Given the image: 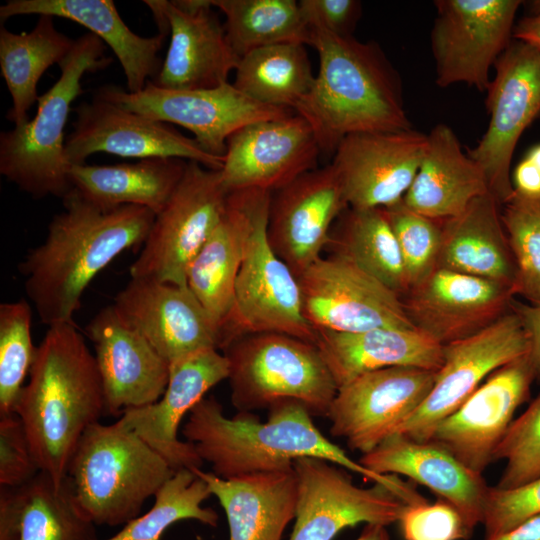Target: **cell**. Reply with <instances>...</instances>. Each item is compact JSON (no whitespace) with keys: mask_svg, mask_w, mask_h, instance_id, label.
<instances>
[{"mask_svg":"<svg viewBox=\"0 0 540 540\" xmlns=\"http://www.w3.org/2000/svg\"><path fill=\"white\" fill-rule=\"evenodd\" d=\"M268 415L264 422L249 412L228 417L211 396L203 398L190 411L182 435L202 462L211 466V472L223 479L288 470L297 459L313 457L382 484L407 504L421 499L413 486L396 475L377 474L350 458L323 435L300 402H279L268 410Z\"/></svg>","mask_w":540,"mask_h":540,"instance_id":"obj_1","label":"cell"},{"mask_svg":"<svg viewBox=\"0 0 540 540\" xmlns=\"http://www.w3.org/2000/svg\"><path fill=\"white\" fill-rule=\"evenodd\" d=\"M62 200L64 211L52 218L46 239L18 267L48 327L73 322L90 282L122 252L143 245L156 216L136 205L102 210L73 188Z\"/></svg>","mask_w":540,"mask_h":540,"instance_id":"obj_2","label":"cell"},{"mask_svg":"<svg viewBox=\"0 0 540 540\" xmlns=\"http://www.w3.org/2000/svg\"><path fill=\"white\" fill-rule=\"evenodd\" d=\"M15 413L40 470L62 484L80 438L106 413L95 355L74 322L48 328Z\"/></svg>","mask_w":540,"mask_h":540,"instance_id":"obj_3","label":"cell"},{"mask_svg":"<svg viewBox=\"0 0 540 540\" xmlns=\"http://www.w3.org/2000/svg\"><path fill=\"white\" fill-rule=\"evenodd\" d=\"M310 45L319 70L293 111L310 125L321 153L334 154L351 134L412 128L399 73L378 43L311 28Z\"/></svg>","mask_w":540,"mask_h":540,"instance_id":"obj_4","label":"cell"},{"mask_svg":"<svg viewBox=\"0 0 540 540\" xmlns=\"http://www.w3.org/2000/svg\"><path fill=\"white\" fill-rule=\"evenodd\" d=\"M105 43L89 32L75 40L58 64L60 77L37 101L36 115L0 134V173L34 198H64L72 189L64 128L72 102L83 93L85 73L107 68Z\"/></svg>","mask_w":540,"mask_h":540,"instance_id":"obj_5","label":"cell"},{"mask_svg":"<svg viewBox=\"0 0 540 540\" xmlns=\"http://www.w3.org/2000/svg\"><path fill=\"white\" fill-rule=\"evenodd\" d=\"M170 464L118 421L92 424L80 438L66 478L95 525H126L173 475Z\"/></svg>","mask_w":540,"mask_h":540,"instance_id":"obj_6","label":"cell"},{"mask_svg":"<svg viewBox=\"0 0 540 540\" xmlns=\"http://www.w3.org/2000/svg\"><path fill=\"white\" fill-rule=\"evenodd\" d=\"M222 350L238 412L269 410L295 400L313 417L328 416L338 386L315 344L269 332L237 337Z\"/></svg>","mask_w":540,"mask_h":540,"instance_id":"obj_7","label":"cell"},{"mask_svg":"<svg viewBox=\"0 0 540 540\" xmlns=\"http://www.w3.org/2000/svg\"><path fill=\"white\" fill-rule=\"evenodd\" d=\"M272 193L256 191L251 229L235 282L233 308L222 330L221 349L237 337L254 333H281L316 342V330L303 314L298 278L268 240Z\"/></svg>","mask_w":540,"mask_h":540,"instance_id":"obj_8","label":"cell"},{"mask_svg":"<svg viewBox=\"0 0 540 540\" xmlns=\"http://www.w3.org/2000/svg\"><path fill=\"white\" fill-rule=\"evenodd\" d=\"M229 194L220 170L188 161L130 266L131 278L187 285L188 268L223 217Z\"/></svg>","mask_w":540,"mask_h":540,"instance_id":"obj_9","label":"cell"},{"mask_svg":"<svg viewBox=\"0 0 540 540\" xmlns=\"http://www.w3.org/2000/svg\"><path fill=\"white\" fill-rule=\"evenodd\" d=\"M494 68L486 91L489 124L466 153L483 170L490 193L504 204L514 193L511 161L516 145L540 112V49L513 39Z\"/></svg>","mask_w":540,"mask_h":540,"instance_id":"obj_10","label":"cell"},{"mask_svg":"<svg viewBox=\"0 0 540 540\" xmlns=\"http://www.w3.org/2000/svg\"><path fill=\"white\" fill-rule=\"evenodd\" d=\"M95 97L154 120L177 124L191 132L203 150L220 158L225 156L229 137L242 127L294 113L252 100L229 82L209 89L176 90L161 88L149 80L136 93L106 85Z\"/></svg>","mask_w":540,"mask_h":540,"instance_id":"obj_11","label":"cell"},{"mask_svg":"<svg viewBox=\"0 0 540 540\" xmlns=\"http://www.w3.org/2000/svg\"><path fill=\"white\" fill-rule=\"evenodd\" d=\"M519 0H437L431 31L436 84L486 92L490 69L513 40Z\"/></svg>","mask_w":540,"mask_h":540,"instance_id":"obj_12","label":"cell"},{"mask_svg":"<svg viewBox=\"0 0 540 540\" xmlns=\"http://www.w3.org/2000/svg\"><path fill=\"white\" fill-rule=\"evenodd\" d=\"M528 351L527 334L512 308L482 331L443 345V363L430 393L394 434L429 441L435 426L460 407L491 373Z\"/></svg>","mask_w":540,"mask_h":540,"instance_id":"obj_13","label":"cell"},{"mask_svg":"<svg viewBox=\"0 0 540 540\" xmlns=\"http://www.w3.org/2000/svg\"><path fill=\"white\" fill-rule=\"evenodd\" d=\"M297 278L303 314L315 330L415 328L397 293L340 255L321 256Z\"/></svg>","mask_w":540,"mask_h":540,"instance_id":"obj_14","label":"cell"},{"mask_svg":"<svg viewBox=\"0 0 540 540\" xmlns=\"http://www.w3.org/2000/svg\"><path fill=\"white\" fill-rule=\"evenodd\" d=\"M293 468L297 504L289 540H333L359 523L388 526L399 521L408 505L382 484L356 485L348 470L324 459L300 458Z\"/></svg>","mask_w":540,"mask_h":540,"instance_id":"obj_15","label":"cell"},{"mask_svg":"<svg viewBox=\"0 0 540 540\" xmlns=\"http://www.w3.org/2000/svg\"><path fill=\"white\" fill-rule=\"evenodd\" d=\"M436 373L395 366L357 376L338 388L327 416L330 434L351 450L372 451L420 407Z\"/></svg>","mask_w":540,"mask_h":540,"instance_id":"obj_16","label":"cell"},{"mask_svg":"<svg viewBox=\"0 0 540 540\" xmlns=\"http://www.w3.org/2000/svg\"><path fill=\"white\" fill-rule=\"evenodd\" d=\"M77 118L65 142L68 163L78 165L94 153L125 158H179L220 170L224 158L201 148L172 125L128 111L94 96L75 109Z\"/></svg>","mask_w":540,"mask_h":540,"instance_id":"obj_17","label":"cell"},{"mask_svg":"<svg viewBox=\"0 0 540 540\" xmlns=\"http://www.w3.org/2000/svg\"><path fill=\"white\" fill-rule=\"evenodd\" d=\"M534 380L528 353L500 367L435 426L429 440L482 474L493 462L517 408L528 400Z\"/></svg>","mask_w":540,"mask_h":540,"instance_id":"obj_18","label":"cell"},{"mask_svg":"<svg viewBox=\"0 0 540 540\" xmlns=\"http://www.w3.org/2000/svg\"><path fill=\"white\" fill-rule=\"evenodd\" d=\"M428 135L414 129L345 137L333 154L348 207L386 208L403 199L424 157Z\"/></svg>","mask_w":540,"mask_h":540,"instance_id":"obj_19","label":"cell"},{"mask_svg":"<svg viewBox=\"0 0 540 540\" xmlns=\"http://www.w3.org/2000/svg\"><path fill=\"white\" fill-rule=\"evenodd\" d=\"M112 305L169 365L203 350L221 349L220 329L188 285L131 278Z\"/></svg>","mask_w":540,"mask_h":540,"instance_id":"obj_20","label":"cell"},{"mask_svg":"<svg viewBox=\"0 0 540 540\" xmlns=\"http://www.w3.org/2000/svg\"><path fill=\"white\" fill-rule=\"evenodd\" d=\"M320 147L308 122L295 112L248 124L226 145L222 182L229 193L275 192L316 168Z\"/></svg>","mask_w":540,"mask_h":540,"instance_id":"obj_21","label":"cell"},{"mask_svg":"<svg viewBox=\"0 0 540 540\" xmlns=\"http://www.w3.org/2000/svg\"><path fill=\"white\" fill-rule=\"evenodd\" d=\"M514 289L436 268L401 297L415 328L441 345L470 337L511 310Z\"/></svg>","mask_w":540,"mask_h":540,"instance_id":"obj_22","label":"cell"},{"mask_svg":"<svg viewBox=\"0 0 540 540\" xmlns=\"http://www.w3.org/2000/svg\"><path fill=\"white\" fill-rule=\"evenodd\" d=\"M348 208L330 163L300 175L272 193L267 236L296 276L320 258L335 221Z\"/></svg>","mask_w":540,"mask_h":540,"instance_id":"obj_23","label":"cell"},{"mask_svg":"<svg viewBox=\"0 0 540 540\" xmlns=\"http://www.w3.org/2000/svg\"><path fill=\"white\" fill-rule=\"evenodd\" d=\"M228 375V360L217 349L194 353L170 364L168 384L158 401L127 409L117 421L142 438L175 471L200 468L203 462L193 445L179 439V427L205 394Z\"/></svg>","mask_w":540,"mask_h":540,"instance_id":"obj_24","label":"cell"},{"mask_svg":"<svg viewBox=\"0 0 540 540\" xmlns=\"http://www.w3.org/2000/svg\"><path fill=\"white\" fill-rule=\"evenodd\" d=\"M85 333L94 345L106 414L119 415L158 401L169 379V363L135 329L128 326L113 305L101 309Z\"/></svg>","mask_w":540,"mask_h":540,"instance_id":"obj_25","label":"cell"},{"mask_svg":"<svg viewBox=\"0 0 540 540\" xmlns=\"http://www.w3.org/2000/svg\"><path fill=\"white\" fill-rule=\"evenodd\" d=\"M170 29L166 57L151 80L165 89H209L228 83L240 57L211 0H161Z\"/></svg>","mask_w":540,"mask_h":540,"instance_id":"obj_26","label":"cell"},{"mask_svg":"<svg viewBox=\"0 0 540 540\" xmlns=\"http://www.w3.org/2000/svg\"><path fill=\"white\" fill-rule=\"evenodd\" d=\"M359 463L377 474L403 475L427 487L460 512L471 534L483 523L490 486L482 474L430 440L393 434L362 454Z\"/></svg>","mask_w":540,"mask_h":540,"instance_id":"obj_27","label":"cell"},{"mask_svg":"<svg viewBox=\"0 0 540 540\" xmlns=\"http://www.w3.org/2000/svg\"><path fill=\"white\" fill-rule=\"evenodd\" d=\"M31 14L74 21L99 37L116 55L131 93L141 91L161 69L158 54L166 36L134 33L111 0H8L0 7L1 20Z\"/></svg>","mask_w":540,"mask_h":540,"instance_id":"obj_28","label":"cell"},{"mask_svg":"<svg viewBox=\"0 0 540 540\" xmlns=\"http://www.w3.org/2000/svg\"><path fill=\"white\" fill-rule=\"evenodd\" d=\"M315 345L338 388L370 371L408 366L437 372L443 363V345L417 328L316 330Z\"/></svg>","mask_w":540,"mask_h":540,"instance_id":"obj_29","label":"cell"},{"mask_svg":"<svg viewBox=\"0 0 540 540\" xmlns=\"http://www.w3.org/2000/svg\"><path fill=\"white\" fill-rule=\"evenodd\" d=\"M222 506L229 540H282L295 518L297 476L294 468L223 479L194 468Z\"/></svg>","mask_w":540,"mask_h":540,"instance_id":"obj_30","label":"cell"},{"mask_svg":"<svg viewBox=\"0 0 540 540\" xmlns=\"http://www.w3.org/2000/svg\"><path fill=\"white\" fill-rule=\"evenodd\" d=\"M427 135L424 157L402 200L411 210L443 221L459 215L490 191L483 170L463 152L447 124L435 125Z\"/></svg>","mask_w":540,"mask_h":540,"instance_id":"obj_31","label":"cell"},{"mask_svg":"<svg viewBox=\"0 0 540 540\" xmlns=\"http://www.w3.org/2000/svg\"><path fill=\"white\" fill-rule=\"evenodd\" d=\"M257 189L231 192L226 211L187 271V285L221 331L234 302L236 278L251 229Z\"/></svg>","mask_w":540,"mask_h":540,"instance_id":"obj_32","label":"cell"},{"mask_svg":"<svg viewBox=\"0 0 540 540\" xmlns=\"http://www.w3.org/2000/svg\"><path fill=\"white\" fill-rule=\"evenodd\" d=\"M0 540H98L69 481L39 472L26 483L0 488Z\"/></svg>","mask_w":540,"mask_h":540,"instance_id":"obj_33","label":"cell"},{"mask_svg":"<svg viewBox=\"0 0 540 540\" xmlns=\"http://www.w3.org/2000/svg\"><path fill=\"white\" fill-rule=\"evenodd\" d=\"M499 205L487 193L473 200L459 215L441 221L437 268L496 281L515 292L516 266Z\"/></svg>","mask_w":540,"mask_h":540,"instance_id":"obj_34","label":"cell"},{"mask_svg":"<svg viewBox=\"0 0 540 540\" xmlns=\"http://www.w3.org/2000/svg\"><path fill=\"white\" fill-rule=\"evenodd\" d=\"M188 161L146 158L135 163L72 165V188L102 210L124 205L150 209L157 215L183 177Z\"/></svg>","mask_w":540,"mask_h":540,"instance_id":"obj_35","label":"cell"},{"mask_svg":"<svg viewBox=\"0 0 540 540\" xmlns=\"http://www.w3.org/2000/svg\"><path fill=\"white\" fill-rule=\"evenodd\" d=\"M49 15H40L30 32L0 29L1 74L11 96L6 118L19 126L38 101L37 85L44 72L59 64L71 51L75 40L58 31Z\"/></svg>","mask_w":540,"mask_h":540,"instance_id":"obj_36","label":"cell"},{"mask_svg":"<svg viewBox=\"0 0 540 540\" xmlns=\"http://www.w3.org/2000/svg\"><path fill=\"white\" fill-rule=\"evenodd\" d=\"M333 254L340 255L389 289L404 296L409 290L398 242L384 208L348 207L337 219Z\"/></svg>","mask_w":540,"mask_h":540,"instance_id":"obj_37","label":"cell"},{"mask_svg":"<svg viewBox=\"0 0 540 540\" xmlns=\"http://www.w3.org/2000/svg\"><path fill=\"white\" fill-rule=\"evenodd\" d=\"M314 79L305 45L281 43L242 56L232 84L261 104L292 110L310 91Z\"/></svg>","mask_w":540,"mask_h":540,"instance_id":"obj_38","label":"cell"},{"mask_svg":"<svg viewBox=\"0 0 540 540\" xmlns=\"http://www.w3.org/2000/svg\"><path fill=\"white\" fill-rule=\"evenodd\" d=\"M225 16L231 46L241 58L265 46L309 44L311 28L295 0H211Z\"/></svg>","mask_w":540,"mask_h":540,"instance_id":"obj_39","label":"cell"},{"mask_svg":"<svg viewBox=\"0 0 540 540\" xmlns=\"http://www.w3.org/2000/svg\"><path fill=\"white\" fill-rule=\"evenodd\" d=\"M208 484L194 468H180L159 488L154 504L105 540H160L164 531L181 520L193 519L216 527L218 514L202 503L211 496Z\"/></svg>","mask_w":540,"mask_h":540,"instance_id":"obj_40","label":"cell"},{"mask_svg":"<svg viewBox=\"0 0 540 540\" xmlns=\"http://www.w3.org/2000/svg\"><path fill=\"white\" fill-rule=\"evenodd\" d=\"M502 224L516 266L515 293L540 301V194L514 190L504 203Z\"/></svg>","mask_w":540,"mask_h":540,"instance_id":"obj_41","label":"cell"},{"mask_svg":"<svg viewBox=\"0 0 540 540\" xmlns=\"http://www.w3.org/2000/svg\"><path fill=\"white\" fill-rule=\"evenodd\" d=\"M32 311L24 298L0 305V415L15 408L35 359Z\"/></svg>","mask_w":540,"mask_h":540,"instance_id":"obj_42","label":"cell"},{"mask_svg":"<svg viewBox=\"0 0 540 540\" xmlns=\"http://www.w3.org/2000/svg\"><path fill=\"white\" fill-rule=\"evenodd\" d=\"M384 210L398 242L410 288L437 268L441 221L411 210L403 200Z\"/></svg>","mask_w":540,"mask_h":540,"instance_id":"obj_43","label":"cell"},{"mask_svg":"<svg viewBox=\"0 0 540 540\" xmlns=\"http://www.w3.org/2000/svg\"><path fill=\"white\" fill-rule=\"evenodd\" d=\"M499 460L506 465L497 488L513 489L540 478V395L511 422L494 452L493 462Z\"/></svg>","mask_w":540,"mask_h":540,"instance_id":"obj_44","label":"cell"},{"mask_svg":"<svg viewBox=\"0 0 540 540\" xmlns=\"http://www.w3.org/2000/svg\"><path fill=\"white\" fill-rule=\"evenodd\" d=\"M398 522L405 540H460L472 535L460 512L439 498L407 505Z\"/></svg>","mask_w":540,"mask_h":540,"instance_id":"obj_45","label":"cell"},{"mask_svg":"<svg viewBox=\"0 0 540 540\" xmlns=\"http://www.w3.org/2000/svg\"><path fill=\"white\" fill-rule=\"evenodd\" d=\"M540 514V478L513 489L490 486L483 523L485 538L503 534Z\"/></svg>","mask_w":540,"mask_h":540,"instance_id":"obj_46","label":"cell"},{"mask_svg":"<svg viewBox=\"0 0 540 540\" xmlns=\"http://www.w3.org/2000/svg\"><path fill=\"white\" fill-rule=\"evenodd\" d=\"M41 472L16 413L0 415V485L16 487Z\"/></svg>","mask_w":540,"mask_h":540,"instance_id":"obj_47","label":"cell"},{"mask_svg":"<svg viewBox=\"0 0 540 540\" xmlns=\"http://www.w3.org/2000/svg\"><path fill=\"white\" fill-rule=\"evenodd\" d=\"M299 6L310 28L343 37L352 36L362 10L356 0H301Z\"/></svg>","mask_w":540,"mask_h":540,"instance_id":"obj_48","label":"cell"},{"mask_svg":"<svg viewBox=\"0 0 540 540\" xmlns=\"http://www.w3.org/2000/svg\"><path fill=\"white\" fill-rule=\"evenodd\" d=\"M511 308L520 317L529 340L528 357L535 380L540 381V301L534 303L512 302Z\"/></svg>","mask_w":540,"mask_h":540,"instance_id":"obj_49","label":"cell"},{"mask_svg":"<svg viewBox=\"0 0 540 540\" xmlns=\"http://www.w3.org/2000/svg\"><path fill=\"white\" fill-rule=\"evenodd\" d=\"M513 39L540 49V1H533L530 4L529 15L515 24Z\"/></svg>","mask_w":540,"mask_h":540,"instance_id":"obj_50","label":"cell"},{"mask_svg":"<svg viewBox=\"0 0 540 540\" xmlns=\"http://www.w3.org/2000/svg\"><path fill=\"white\" fill-rule=\"evenodd\" d=\"M513 184L517 192L528 195L540 194V170L529 158L525 157L516 166Z\"/></svg>","mask_w":540,"mask_h":540,"instance_id":"obj_51","label":"cell"},{"mask_svg":"<svg viewBox=\"0 0 540 540\" xmlns=\"http://www.w3.org/2000/svg\"><path fill=\"white\" fill-rule=\"evenodd\" d=\"M485 540H540V514L522 522L515 528Z\"/></svg>","mask_w":540,"mask_h":540,"instance_id":"obj_52","label":"cell"},{"mask_svg":"<svg viewBox=\"0 0 540 540\" xmlns=\"http://www.w3.org/2000/svg\"><path fill=\"white\" fill-rule=\"evenodd\" d=\"M386 527L381 524H366L356 540H390Z\"/></svg>","mask_w":540,"mask_h":540,"instance_id":"obj_53","label":"cell"},{"mask_svg":"<svg viewBox=\"0 0 540 540\" xmlns=\"http://www.w3.org/2000/svg\"><path fill=\"white\" fill-rule=\"evenodd\" d=\"M540 170V145L533 147L526 155Z\"/></svg>","mask_w":540,"mask_h":540,"instance_id":"obj_54","label":"cell"}]
</instances>
